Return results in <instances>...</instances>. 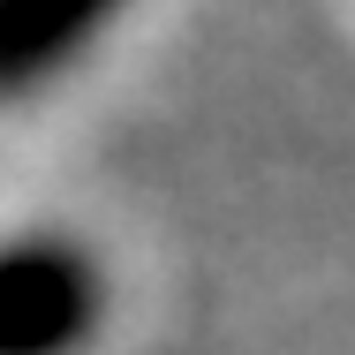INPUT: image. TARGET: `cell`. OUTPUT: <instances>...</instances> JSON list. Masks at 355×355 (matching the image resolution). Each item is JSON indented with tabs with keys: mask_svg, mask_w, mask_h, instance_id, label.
<instances>
[{
	"mask_svg": "<svg viewBox=\"0 0 355 355\" xmlns=\"http://www.w3.org/2000/svg\"><path fill=\"white\" fill-rule=\"evenodd\" d=\"M106 333V265L61 227L0 234V355H83Z\"/></svg>",
	"mask_w": 355,
	"mask_h": 355,
	"instance_id": "6da1fadb",
	"label": "cell"
},
{
	"mask_svg": "<svg viewBox=\"0 0 355 355\" xmlns=\"http://www.w3.org/2000/svg\"><path fill=\"white\" fill-rule=\"evenodd\" d=\"M137 0H0V114L61 91Z\"/></svg>",
	"mask_w": 355,
	"mask_h": 355,
	"instance_id": "7a4b0ae2",
	"label": "cell"
}]
</instances>
